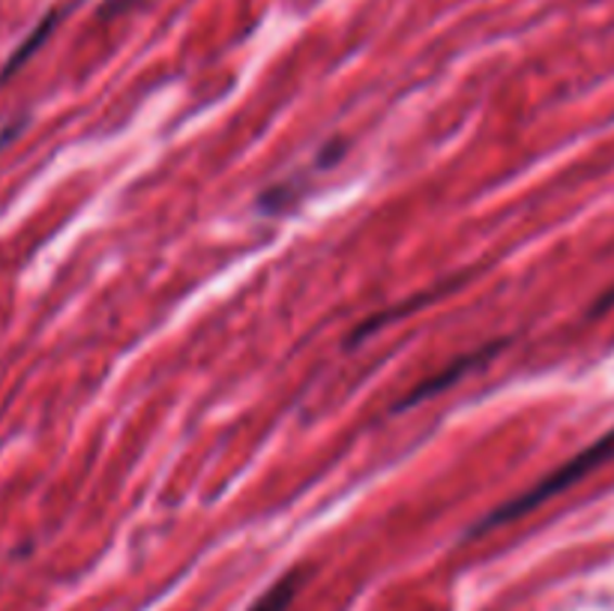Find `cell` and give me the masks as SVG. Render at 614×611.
Returning <instances> with one entry per match:
<instances>
[{"label": "cell", "instance_id": "3", "mask_svg": "<svg viewBox=\"0 0 614 611\" xmlns=\"http://www.w3.org/2000/svg\"><path fill=\"white\" fill-rule=\"evenodd\" d=\"M300 578H303L300 570L282 575V578H279L277 585L270 587V590H264L261 599H255V602H252L250 611H285L291 602H294V597H297Z\"/></svg>", "mask_w": 614, "mask_h": 611}, {"label": "cell", "instance_id": "6", "mask_svg": "<svg viewBox=\"0 0 614 611\" xmlns=\"http://www.w3.org/2000/svg\"><path fill=\"white\" fill-rule=\"evenodd\" d=\"M614 306V291H609V294H602L600 300H597V309H593V315H602L605 309H612Z\"/></svg>", "mask_w": 614, "mask_h": 611}, {"label": "cell", "instance_id": "5", "mask_svg": "<svg viewBox=\"0 0 614 611\" xmlns=\"http://www.w3.org/2000/svg\"><path fill=\"white\" fill-rule=\"evenodd\" d=\"M22 126H25V120H15V124L3 126V129H0V150L7 148V144H10L18 132H22Z\"/></svg>", "mask_w": 614, "mask_h": 611}, {"label": "cell", "instance_id": "4", "mask_svg": "<svg viewBox=\"0 0 614 611\" xmlns=\"http://www.w3.org/2000/svg\"><path fill=\"white\" fill-rule=\"evenodd\" d=\"M501 345H491L483 357H464V360H459L452 369H447V372H440L438 374V381H432V384H423V387H417L408 399H405V405H399V408H411V405H417V402H423L426 396H432V393H438V390H444L447 384H452V381H459V374L464 372V369H471V366H476V362H483V360H489L491 357V351H498Z\"/></svg>", "mask_w": 614, "mask_h": 611}, {"label": "cell", "instance_id": "2", "mask_svg": "<svg viewBox=\"0 0 614 611\" xmlns=\"http://www.w3.org/2000/svg\"><path fill=\"white\" fill-rule=\"evenodd\" d=\"M54 25H57V13L46 15V22H39V25L34 27V34H30V37H27L25 42L13 51V58H10V61L3 63V69H0V85H3L7 78H13L15 69H22V63H27V58H30V54H34V51H37L46 39H49Z\"/></svg>", "mask_w": 614, "mask_h": 611}, {"label": "cell", "instance_id": "1", "mask_svg": "<svg viewBox=\"0 0 614 611\" xmlns=\"http://www.w3.org/2000/svg\"><path fill=\"white\" fill-rule=\"evenodd\" d=\"M612 459H614V429H609L605 435H600L593 444H588L581 453H576L570 462H564L561 468H554L552 474L542 476L537 486H530L527 492H522V495H515V498H510L507 504H501V507H495L483 522L476 524V527H471V537H479V534H486L491 527H501V524H510L515 522V519L527 515V512H534L537 507H542L546 500L558 498L561 492H566L570 486L581 483L585 476L593 474L597 468H602L605 462H612Z\"/></svg>", "mask_w": 614, "mask_h": 611}]
</instances>
